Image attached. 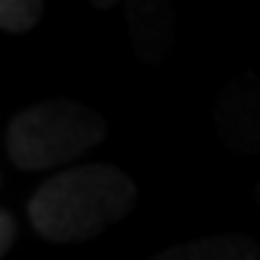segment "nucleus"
<instances>
[{"label":"nucleus","mask_w":260,"mask_h":260,"mask_svg":"<svg viewBox=\"0 0 260 260\" xmlns=\"http://www.w3.org/2000/svg\"><path fill=\"white\" fill-rule=\"evenodd\" d=\"M107 136V124L93 107L73 99L38 102L6 127V156L18 171H47L73 162Z\"/></svg>","instance_id":"obj_2"},{"label":"nucleus","mask_w":260,"mask_h":260,"mask_svg":"<svg viewBox=\"0 0 260 260\" xmlns=\"http://www.w3.org/2000/svg\"><path fill=\"white\" fill-rule=\"evenodd\" d=\"M254 203H257V208H260V182L254 185Z\"/></svg>","instance_id":"obj_8"},{"label":"nucleus","mask_w":260,"mask_h":260,"mask_svg":"<svg viewBox=\"0 0 260 260\" xmlns=\"http://www.w3.org/2000/svg\"><path fill=\"white\" fill-rule=\"evenodd\" d=\"M44 15L41 0H3L0 3V29L9 35H23Z\"/></svg>","instance_id":"obj_6"},{"label":"nucleus","mask_w":260,"mask_h":260,"mask_svg":"<svg viewBox=\"0 0 260 260\" xmlns=\"http://www.w3.org/2000/svg\"><path fill=\"white\" fill-rule=\"evenodd\" d=\"M150 260H260V243L246 234H217L168 246Z\"/></svg>","instance_id":"obj_5"},{"label":"nucleus","mask_w":260,"mask_h":260,"mask_svg":"<svg viewBox=\"0 0 260 260\" xmlns=\"http://www.w3.org/2000/svg\"><path fill=\"white\" fill-rule=\"evenodd\" d=\"M127 26L130 44L142 64L159 67L171 55L174 41H177V18L168 3H156V0L127 3Z\"/></svg>","instance_id":"obj_4"},{"label":"nucleus","mask_w":260,"mask_h":260,"mask_svg":"<svg viewBox=\"0 0 260 260\" xmlns=\"http://www.w3.org/2000/svg\"><path fill=\"white\" fill-rule=\"evenodd\" d=\"M15 237H18V220H15V214H12L9 208H3V211H0V254H3V257L9 254Z\"/></svg>","instance_id":"obj_7"},{"label":"nucleus","mask_w":260,"mask_h":260,"mask_svg":"<svg viewBox=\"0 0 260 260\" xmlns=\"http://www.w3.org/2000/svg\"><path fill=\"white\" fill-rule=\"evenodd\" d=\"M217 136L243 156H260V75H237L214 104Z\"/></svg>","instance_id":"obj_3"},{"label":"nucleus","mask_w":260,"mask_h":260,"mask_svg":"<svg viewBox=\"0 0 260 260\" xmlns=\"http://www.w3.org/2000/svg\"><path fill=\"white\" fill-rule=\"evenodd\" d=\"M136 205L133 179L116 165L93 162L58 171L32 191L26 214L47 243H87L124 220Z\"/></svg>","instance_id":"obj_1"}]
</instances>
